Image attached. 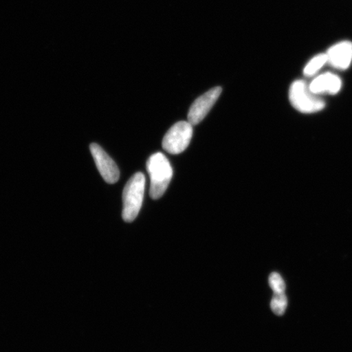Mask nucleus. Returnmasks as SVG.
<instances>
[{
    "label": "nucleus",
    "mask_w": 352,
    "mask_h": 352,
    "mask_svg": "<svg viewBox=\"0 0 352 352\" xmlns=\"http://www.w3.org/2000/svg\"><path fill=\"white\" fill-rule=\"evenodd\" d=\"M270 285L274 293H285V284L281 277L276 272H274L270 276Z\"/></svg>",
    "instance_id": "9b49d317"
},
{
    "label": "nucleus",
    "mask_w": 352,
    "mask_h": 352,
    "mask_svg": "<svg viewBox=\"0 0 352 352\" xmlns=\"http://www.w3.org/2000/svg\"><path fill=\"white\" fill-rule=\"evenodd\" d=\"M222 94L221 87H215L205 94L199 96L191 105L188 113V122L192 125H197L204 120L211 108Z\"/></svg>",
    "instance_id": "39448f33"
},
{
    "label": "nucleus",
    "mask_w": 352,
    "mask_h": 352,
    "mask_svg": "<svg viewBox=\"0 0 352 352\" xmlns=\"http://www.w3.org/2000/svg\"><path fill=\"white\" fill-rule=\"evenodd\" d=\"M90 151L102 178L108 184H116L120 176V170L116 162L98 144H91Z\"/></svg>",
    "instance_id": "423d86ee"
},
{
    "label": "nucleus",
    "mask_w": 352,
    "mask_h": 352,
    "mask_svg": "<svg viewBox=\"0 0 352 352\" xmlns=\"http://www.w3.org/2000/svg\"><path fill=\"white\" fill-rule=\"evenodd\" d=\"M328 63L333 68L344 70L352 63V43L342 41L329 48L327 52Z\"/></svg>",
    "instance_id": "0eeeda50"
},
{
    "label": "nucleus",
    "mask_w": 352,
    "mask_h": 352,
    "mask_svg": "<svg viewBox=\"0 0 352 352\" xmlns=\"http://www.w3.org/2000/svg\"><path fill=\"white\" fill-rule=\"evenodd\" d=\"M289 98L293 107L303 113L319 112L325 107L324 101L310 90L305 82L297 80L290 86Z\"/></svg>",
    "instance_id": "7ed1b4c3"
},
{
    "label": "nucleus",
    "mask_w": 352,
    "mask_h": 352,
    "mask_svg": "<svg viewBox=\"0 0 352 352\" xmlns=\"http://www.w3.org/2000/svg\"><path fill=\"white\" fill-rule=\"evenodd\" d=\"M146 168L151 177L149 195L154 200L160 199L164 196L173 179V167L164 153H156L149 157Z\"/></svg>",
    "instance_id": "f257e3e1"
},
{
    "label": "nucleus",
    "mask_w": 352,
    "mask_h": 352,
    "mask_svg": "<svg viewBox=\"0 0 352 352\" xmlns=\"http://www.w3.org/2000/svg\"><path fill=\"white\" fill-rule=\"evenodd\" d=\"M287 307V298L285 293H274L271 301L272 311L277 316H283Z\"/></svg>",
    "instance_id": "9d476101"
},
{
    "label": "nucleus",
    "mask_w": 352,
    "mask_h": 352,
    "mask_svg": "<svg viewBox=\"0 0 352 352\" xmlns=\"http://www.w3.org/2000/svg\"><path fill=\"white\" fill-rule=\"evenodd\" d=\"M327 63H328L327 54L316 56L307 64L303 74L307 77L314 76Z\"/></svg>",
    "instance_id": "1a4fd4ad"
},
{
    "label": "nucleus",
    "mask_w": 352,
    "mask_h": 352,
    "mask_svg": "<svg viewBox=\"0 0 352 352\" xmlns=\"http://www.w3.org/2000/svg\"><path fill=\"white\" fill-rule=\"evenodd\" d=\"M192 136V125L186 121L175 123L162 140V148L167 153L179 154L188 148Z\"/></svg>",
    "instance_id": "20e7f679"
},
{
    "label": "nucleus",
    "mask_w": 352,
    "mask_h": 352,
    "mask_svg": "<svg viewBox=\"0 0 352 352\" xmlns=\"http://www.w3.org/2000/svg\"><path fill=\"white\" fill-rule=\"evenodd\" d=\"M310 90L316 95H336L342 88L341 78L336 74L327 73L316 77L309 85Z\"/></svg>",
    "instance_id": "6e6552de"
},
{
    "label": "nucleus",
    "mask_w": 352,
    "mask_h": 352,
    "mask_svg": "<svg viewBox=\"0 0 352 352\" xmlns=\"http://www.w3.org/2000/svg\"><path fill=\"white\" fill-rule=\"evenodd\" d=\"M145 188V176L135 173L127 182L122 192V219L127 223L134 221L142 209Z\"/></svg>",
    "instance_id": "f03ea898"
}]
</instances>
